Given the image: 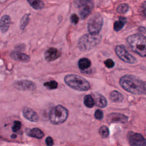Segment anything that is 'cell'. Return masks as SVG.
<instances>
[{
    "mask_svg": "<svg viewBox=\"0 0 146 146\" xmlns=\"http://www.w3.org/2000/svg\"><path fill=\"white\" fill-rule=\"evenodd\" d=\"M120 86L125 91L135 95L145 94L144 82L133 75H125L119 80Z\"/></svg>",
    "mask_w": 146,
    "mask_h": 146,
    "instance_id": "obj_1",
    "label": "cell"
},
{
    "mask_svg": "<svg viewBox=\"0 0 146 146\" xmlns=\"http://www.w3.org/2000/svg\"><path fill=\"white\" fill-rule=\"evenodd\" d=\"M129 48L141 56H146V36L140 34H134L127 38Z\"/></svg>",
    "mask_w": 146,
    "mask_h": 146,
    "instance_id": "obj_2",
    "label": "cell"
},
{
    "mask_svg": "<svg viewBox=\"0 0 146 146\" xmlns=\"http://www.w3.org/2000/svg\"><path fill=\"white\" fill-rule=\"evenodd\" d=\"M66 84L70 88L79 91H85L90 88L89 82L82 76L75 74H68L64 78Z\"/></svg>",
    "mask_w": 146,
    "mask_h": 146,
    "instance_id": "obj_3",
    "label": "cell"
},
{
    "mask_svg": "<svg viewBox=\"0 0 146 146\" xmlns=\"http://www.w3.org/2000/svg\"><path fill=\"white\" fill-rule=\"evenodd\" d=\"M102 39V36L86 34L82 36L78 40V47L82 51L90 50L99 44Z\"/></svg>",
    "mask_w": 146,
    "mask_h": 146,
    "instance_id": "obj_4",
    "label": "cell"
},
{
    "mask_svg": "<svg viewBox=\"0 0 146 146\" xmlns=\"http://www.w3.org/2000/svg\"><path fill=\"white\" fill-rule=\"evenodd\" d=\"M68 116L67 109L61 105H58L50 111L49 119L52 124L58 125L64 123L67 120Z\"/></svg>",
    "mask_w": 146,
    "mask_h": 146,
    "instance_id": "obj_5",
    "label": "cell"
},
{
    "mask_svg": "<svg viewBox=\"0 0 146 146\" xmlns=\"http://www.w3.org/2000/svg\"><path fill=\"white\" fill-rule=\"evenodd\" d=\"M103 19L100 14L97 13L92 15L88 21L87 29L90 34L98 35L102 29Z\"/></svg>",
    "mask_w": 146,
    "mask_h": 146,
    "instance_id": "obj_6",
    "label": "cell"
},
{
    "mask_svg": "<svg viewBox=\"0 0 146 146\" xmlns=\"http://www.w3.org/2000/svg\"><path fill=\"white\" fill-rule=\"evenodd\" d=\"M77 7L79 9V15L82 19H84L91 13L94 7L93 2L88 0L76 1Z\"/></svg>",
    "mask_w": 146,
    "mask_h": 146,
    "instance_id": "obj_7",
    "label": "cell"
},
{
    "mask_svg": "<svg viewBox=\"0 0 146 146\" xmlns=\"http://www.w3.org/2000/svg\"><path fill=\"white\" fill-rule=\"evenodd\" d=\"M115 52L117 56L124 62L134 64L136 63V58L130 54L124 45H117L115 47Z\"/></svg>",
    "mask_w": 146,
    "mask_h": 146,
    "instance_id": "obj_8",
    "label": "cell"
},
{
    "mask_svg": "<svg viewBox=\"0 0 146 146\" xmlns=\"http://www.w3.org/2000/svg\"><path fill=\"white\" fill-rule=\"evenodd\" d=\"M127 139L131 146H146V139L140 133L129 131Z\"/></svg>",
    "mask_w": 146,
    "mask_h": 146,
    "instance_id": "obj_9",
    "label": "cell"
},
{
    "mask_svg": "<svg viewBox=\"0 0 146 146\" xmlns=\"http://www.w3.org/2000/svg\"><path fill=\"white\" fill-rule=\"evenodd\" d=\"M13 85L15 88L21 91H33L36 87L33 82L28 80H18L15 82Z\"/></svg>",
    "mask_w": 146,
    "mask_h": 146,
    "instance_id": "obj_10",
    "label": "cell"
},
{
    "mask_svg": "<svg viewBox=\"0 0 146 146\" xmlns=\"http://www.w3.org/2000/svg\"><path fill=\"white\" fill-rule=\"evenodd\" d=\"M128 120L127 116L120 113H111L107 116V121L110 123H125Z\"/></svg>",
    "mask_w": 146,
    "mask_h": 146,
    "instance_id": "obj_11",
    "label": "cell"
},
{
    "mask_svg": "<svg viewBox=\"0 0 146 146\" xmlns=\"http://www.w3.org/2000/svg\"><path fill=\"white\" fill-rule=\"evenodd\" d=\"M61 55V52L54 47H50L44 52V58L47 61H52L58 59Z\"/></svg>",
    "mask_w": 146,
    "mask_h": 146,
    "instance_id": "obj_12",
    "label": "cell"
},
{
    "mask_svg": "<svg viewBox=\"0 0 146 146\" xmlns=\"http://www.w3.org/2000/svg\"><path fill=\"white\" fill-rule=\"evenodd\" d=\"M22 112L24 117L29 121L36 122L38 120V115L31 108L29 107H25L22 110Z\"/></svg>",
    "mask_w": 146,
    "mask_h": 146,
    "instance_id": "obj_13",
    "label": "cell"
},
{
    "mask_svg": "<svg viewBox=\"0 0 146 146\" xmlns=\"http://www.w3.org/2000/svg\"><path fill=\"white\" fill-rule=\"evenodd\" d=\"M11 57L17 61L27 62L30 60V56L23 52L18 51H13L10 53Z\"/></svg>",
    "mask_w": 146,
    "mask_h": 146,
    "instance_id": "obj_14",
    "label": "cell"
},
{
    "mask_svg": "<svg viewBox=\"0 0 146 146\" xmlns=\"http://www.w3.org/2000/svg\"><path fill=\"white\" fill-rule=\"evenodd\" d=\"M10 25V18L7 15H3L0 21V30L2 33L7 31Z\"/></svg>",
    "mask_w": 146,
    "mask_h": 146,
    "instance_id": "obj_15",
    "label": "cell"
},
{
    "mask_svg": "<svg viewBox=\"0 0 146 146\" xmlns=\"http://www.w3.org/2000/svg\"><path fill=\"white\" fill-rule=\"evenodd\" d=\"M26 133L29 136L39 139L43 138L44 136L43 132L38 128H34L32 129H26Z\"/></svg>",
    "mask_w": 146,
    "mask_h": 146,
    "instance_id": "obj_16",
    "label": "cell"
},
{
    "mask_svg": "<svg viewBox=\"0 0 146 146\" xmlns=\"http://www.w3.org/2000/svg\"><path fill=\"white\" fill-rule=\"evenodd\" d=\"M95 104L97 107L100 108H104L107 105V100L105 97H104L102 95L98 94V93H95Z\"/></svg>",
    "mask_w": 146,
    "mask_h": 146,
    "instance_id": "obj_17",
    "label": "cell"
},
{
    "mask_svg": "<svg viewBox=\"0 0 146 146\" xmlns=\"http://www.w3.org/2000/svg\"><path fill=\"white\" fill-rule=\"evenodd\" d=\"M110 99L113 102L119 103L123 100L124 97L123 95L117 91H113L110 94Z\"/></svg>",
    "mask_w": 146,
    "mask_h": 146,
    "instance_id": "obj_18",
    "label": "cell"
},
{
    "mask_svg": "<svg viewBox=\"0 0 146 146\" xmlns=\"http://www.w3.org/2000/svg\"><path fill=\"white\" fill-rule=\"evenodd\" d=\"M127 22V19L124 17H119V19L115 21L113 23V29L116 31H119L121 30L124 27V25Z\"/></svg>",
    "mask_w": 146,
    "mask_h": 146,
    "instance_id": "obj_19",
    "label": "cell"
},
{
    "mask_svg": "<svg viewBox=\"0 0 146 146\" xmlns=\"http://www.w3.org/2000/svg\"><path fill=\"white\" fill-rule=\"evenodd\" d=\"M91 64V62L90 59L83 58L79 59L78 61V67L81 70H86L88 69Z\"/></svg>",
    "mask_w": 146,
    "mask_h": 146,
    "instance_id": "obj_20",
    "label": "cell"
},
{
    "mask_svg": "<svg viewBox=\"0 0 146 146\" xmlns=\"http://www.w3.org/2000/svg\"><path fill=\"white\" fill-rule=\"evenodd\" d=\"M27 2L33 9L35 10H40L44 6V2L40 0H28Z\"/></svg>",
    "mask_w": 146,
    "mask_h": 146,
    "instance_id": "obj_21",
    "label": "cell"
},
{
    "mask_svg": "<svg viewBox=\"0 0 146 146\" xmlns=\"http://www.w3.org/2000/svg\"><path fill=\"white\" fill-rule=\"evenodd\" d=\"M84 104L88 108H92L95 104V99L91 95H87L84 98Z\"/></svg>",
    "mask_w": 146,
    "mask_h": 146,
    "instance_id": "obj_22",
    "label": "cell"
},
{
    "mask_svg": "<svg viewBox=\"0 0 146 146\" xmlns=\"http://www.w3.org/2000/svg\"><path fill=\"white\" fill-rule=\"evenodd\" d=\"M30 14H25L21 19L19 23V27L21 30H24L29 22Z\"/></svg>",
    "mask_w": 146,
    "mask_h": 146,
    "instance_id": "obj_23",
    "label": "cell"
},
{
    "mask_svg": "<svg viewBox=\"0 0 146 146\" xmlns=\"http://www.w3.org/2000/svg\"><path fill=\"white\" fill-rule=\"evenodd\" d=\"M99 133L102 138H107L109 136L108 128L106 125L101 126L99 129Z\"/></svg>",
    "mask_w": 146,
    "mask_h": 146,
    "instance_id": "obj_24",
    "label": "cell"
},
{
    "mask_svg": "<svg viewBox=\"0 0 146 146\" xmlns=\"http://www.w3.org/2000/svg\"><path fill=\"white\" fill-rule=\"evenodd\" d=\"M129 9V6L127 3H121L117 6L116 8V11L119 13L124 14Z\"/></svg>",
    "mask_w": 146,
    "mask_h": 146,
    "instance_id": "obj_25",
    "label": "cell"
},
{
    "mask_svg": "<svg viewBox=\"0 0 146 146\" xmlns=\"http://www.w3.org/2000/svg\"><path fill=\"white\" fill-rule=\"evenodd\" d=\"M43 85L49 90L56 89L58 87V83L55 80H51L46 82L44 83Z\"/></svg>",
    "mask_w": 146,
    "mask_h": 146,
    "instance_id": "obj_26",
    "label": "cell"
},
{
    "mask_svg": "<svg viewBox=\"0 0 146 146\" xmlns=\"http://www.w3.org/2000/svg\"><path fill=\"white\" fill-rule=\"evenodd\" d=\"M21 123L19 121L15 120L14 121L13 126L12 127V131L14 132H16L21 129Z\"/></svg>",
    "mask_w": 146,
    "mask_h": 146,
    "instance_id": "obj_27",
    "label": "cell"
},
{
    "mask_svg": "<svg viewBox=\"0 0 146 146\" xmlns=\"http://www.w3.org/2000/svg\"><path fill=\"white\" fill-rule=\"evenodd\" d=\"M94 117L97 120H102L103 118V112L100 110H97L94 113Z\"/></svg>",
    "mask_w": 146,
    "mask_h": 146,
    "instance_id": "obj_28",
    "label": "cell"
},
{
    "mask_svg": "<svg viewBox=\"0 0 146 146\" xmlns=\"http://www.w3.org/2000/svg\"><path fill=\"white\" fill-rule=\"evenodd\" d=\"M140 13L141 15L146 17V1L141 4L140 8Z\"/></svg>",
    "mask_w": 146,
    "mask_h": 146,
    "instance_id": "obj_29",
    "label": "cell"
},
{
    "mask_svg": "<svg viewBox=\"0 0 146 146\" xmlns=\"http://www.w3.org/2000/svg\"><path fill=\"white\" fill-rule=\"evenodd\" d=\"M104 64L107 68H111L114 66L115 63L111 59H107L104 61Z\"/></svg>",
    "mask_w": 146,
    "mask_h": 146,
    "instance_id": "obj_30",
    "label": "cell"
},
{
    "mask_svg": "<svg viewBox=\"0 0 146 146\" xmlns=\"http://www.w3.org/2000/svg\"><path fill=\"white\" fill-rule=\"evenodd\" d=\"M71 21L72 23L76 25L78 23V21H79V18L77 16L76 14H73L71 15Z\"/></svg>",
    "mask_w": 146,
    "mask_h": 146,
    "instance_id": "obj_31",
    "label": "cell"
},
{
    "mask_svg": "<svg viewBox=\"0 0 146 146\" xmlns=\"http://www.w3.org/2000/svg\"><path fill=\"white\" fill-rule=\"evenodd\" d=\"M45 142H46V144L47 146H52L53 144H54V141H53V139L50 136H48L46 139V140H45Z\"/></svg>",
    "mask_w": 146,
    "mask_h": 146,
    "instance_id": "obj_32",
    "label": "cell"
},
{
    "mask_svg": "<svg viewBox=\"0 0 146 146\" xmlns=\"http://www.w3.org/2000/svg\"><path fill=\"white\" fill-rule=\"evenodd\" d=\"M138 30H139V31L140 32H141V33H145L146 32V29H145V27H140Z\"/></svg>",
    "mask_w": 146,
    "mask_h": 146,
    "instance_id": "obj_33",
    "label": "cell"
},
{
    "mask_svg": "<svg viewBox=\"0 0 146 146\" xmlns=\"http://www.w3.org/2000/svg\"><path fill=\"white\" fill-rule=\"evenodd\" d=\"M11 137L13 138V139H14V138L17 137V135H15V134H13V135L11 136Z\"/></svg>",
    "mask_w": 146,
    "mask_h": 146,
    "instance_id": "obj_34",
    "label": "cell"
},
{
    "mask_svg": "<svg viewBox=\"0 0 146 146\" xmlns=\"http://www.w3.org/2000/svg\"><path fill=\"white\" fill-rule=\"evenodd\" d=\"M144 84H145V85H144V87H145V94H146V81L144 82Z\"/></svg>",
    "mask_w": 146,
    "mask_h": 146,
    "instance_id": "obj_35",
    "label": "cell"
}]
</instances>
